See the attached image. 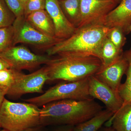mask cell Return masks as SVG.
Instances as JSON below:
<instances>
[{
	"label": "cell",
	"mask_w": 131,
	"mask_h": 131,
	"mask_svg": "<svg viewBox=\"0 0 131 131\" xmlns=\"http://www.w3.org/2000/svg\"><path fill=\"white\" fill-rule=\"evenodd\" d=\"M102 110L103 107L94 99L55 101L46 104L40 109V125L75 126Z\"/></svg>",
	"instance_id": "cell-1"
},
{
	"label": "cell",
	"mask_w": 131,
	"mask_h": 131,
	"mask_svg": "<svg viewBox=\"0 0 131 131\" xmlns=\"http://www.w3.org/2000/svg\"><path fill=\"white\" fill-rule=\"evenodd\" d=\"M56 55L46 66L49 81H80L94 75L102 66L100 59L92 54L64 52Z\"/></svg>",
	"instance_id": "cell-2"
},
{
	"label": "cell",
	"mask_w": 131,
	"mask_h": 131,
	"mask_svg": "<svg viewBox=\"0 0 131 131\" xmlns=\"http://www.w3.org/2000/svg\"><path fill=\"white\" fill-rule=\"evenodd\" d=\"M111 29L103 25L77 29L69 37L46 49V53L51 57L64 52H79L92 54L98 58L102 44Z\"/></svg>",
	"instance_id": "cell-3"
},
{
	"label": "cell",
	"mask_w": 131,
	"mask_h": 131,
	"mask_svg": "<svg viewBox=\"0 0 131 131\" xmlns=\"http://www.w3.org/2000/svg\"><path fill=\"white\" fill-rule=\"evenodd\" d=\"M40 109L30 103L14 102L4 99L0 108L1 128L22 131L40 125Z\"/></svg>",
	"instance_id": "cell-4"
},
{
	"label": "cell",
	"mask_w": 131,
	"mask_h": 131,
	"mask_svg": "<svg viewBox=\"0 0 131 131\" xmlns=\"http://www.w3.org/2000/svg\"><path fill=\"white\" fill-rule=\"evenodd\" d=\"M89 78L76 81L61 82L41 95L25 101L39 107L62 100H84L93 99L89 95Z\"/></svg>",
	"instance_id": "cell-5"
},
{
	"label": "cell",
	"mask_w": 131,
	"mask_h": 131,
	"mask_svg": "<svg viewBox=\"0 0 131 131\" xmlns=\"http://www.w3.org/2000/svg\"><path fill=\"white\" fill-rule=\"evenodd\" d=\"M13 26L14 31L13 46L25 43L46 50L62 40L49 37L38 31L27 21L24 15L16 17Z\"/></svg>",
	"instance_id": "cell-6"
},
{
	"label": "cell",
	"mask_w": 131,
	"mask_h": 131,
	"mask_svg": "<svg viewBox=\"0 0 131 131\" xmlns=\"http://www.w3.org/2000/svg\"><path fill=\"white\" fill-rule=\"evenodd\" d=\"M49 78L46 66L28 74L16 70L14 82L6 95L18 97L27 94L43 93V87Z\"/></svg>",
	"instance_id": "cell-7"
},
{
	"label": "cell",
	"mask_w": 131,
	"mask_h": 131,
	"mask_svg": "<svg viewBox=\"0 0 131 131\" xmlns=\"http://www.w3.org/2000/svg\"><path fill=\"white\" fill-rule=\"evenodd\" d=\"M0 57L7 61L11 68L16 70L35 69L42 64H47L51 57L33 53L21 46H12L0 53Z\"/></svg>",
	"instance_id": "cell-8"
},
{
	"label": "cell",
	"mask_w": 131,
	"mask_h": 131,
	"mask_svg": "<svg viewBox=\"0 0 131 131\" xmlns=\"http://www.w3.org/2000/svg\"><path fill=\"white\" fill-rule=\"evenodd\" d=\"M117 5L113 0H81L80 16L77 29L103 25L107 15Z\"/></svg>",
	"instance_id": "cell-9"
},
{
	"label": "cell",
	"mask_w": 131,
	"mask_h": 131,
	"mask_svg": "<svg viewBox=\"0 0 131 131\" xmlns=\"http://www.w3.org/2000/svg\"><path fill=\"white\" fill-rule=\"evenodd\" d=\"M89 82L90 95L93 99L95 98L102 102L106 109L115 113L124 103L119 94L101 81L94 75L89 78Z\"/></svg>",
	"instance_id": "cell-10"
},
{
	"label": "cell",
	"mask_w": 131,
	"mask_h": 131,
	"mask_svg": "<svg viewBox=\"0 0 131 131\" xmlns=\"http://www.w3.org/2000/svg\"><path fill=\"white\" fill-rule=\"evenodd\" d=\"M45 9L53 21L56 37L66 39L76 30L75 27L64 14L58 0H46Z\"/></svg>",
	"instance_id": "cell-11"
},
{
	"label": "cell",
	"mask_w": 131,
	"mask_h": 131,
	"mask_svg": "<svg viewBox=\"0 0 131 131\" xmlns=\"http://www.w3.org/2000/svg\"><path fill=\"white\" fill-rule=\"evenodd\" d=\"M128 64L124 56L111 64L101 68L94 75L116 93L121 84L122 77L125 74Z\"/></svg>",
	"instance_id": "cell-12"
},
{
	"label": "cell",
	"mask_w": 131,
	"mask_h": 131,
	"mask_svg": "<svg viewBox=\"0 0 131 131\" xmlns=\"http://www.w3.org/2000/svg\"><path fill=\"white\" fill-rule=\"evenodd\" d=\"M103 25L110 28L118 27L125 35L129 34L131 26V0H121L107 15Z\"/></svg>",
	"instance_id": "cell-13"
},
{
	"label": "cell",
	"mask_w": 131,
	"mask_h": 131,
	"mask_svg": "<svg viewBox=\"0 0 131 131\" xmlns=\"http://www.w3.org/2000/svg\"><path fill=\"white\" fill-rule=\"evenodd\" d=\"M26 18L38 31L49 37H56L53 21L46 9L33 12Z\"/></svg>",
	"instance_id": "cell-14"
},
{
	"label": "cell",
	"mask_w": 131,
	"mask_h": 131,
	"mask_svg": "<svg viewBox=\"0 0 131 131\" xmlns=\"http://www.w3.org/2000/svg\"><path fill=\"white\" fill-rule=\"evenodd\" d=\"M108 121L116 131H131V102H124Z\"/></svg>",
	"instance_id": "cell-15"
},
{
	"label": "cell",
	"mask_w": 131,
	"mask_h": 131,
	"mask_svg": "<svg viewBox=\"0 0 131 131\" xmlns=\"http://www.w3.org/2000/svg\"><path fill=\"white\" fill-rule=\"evenodd\" d=\"M114 114L106 108L90 119L74 126V131H98Z\"/></svg>",
	"instance_id": "cell-16"
},
{
	"label": "cell",
	"mask_w": 131,
	"mask_h": 131,
	"mask_svg": "<svg viewBox=\"0 0 131 131\" xmlns=\"http://www.w3.org/2000/svg\"><path fill=\"white\" fill-rule=\"evenodd\" d=\"M123 54V50L117 48L107 37L102 44L98 55L102 63L101 68L113 63L122 57Z\"/></svg>",
	"instance_id": "cell-17"
},
{
	"label": "cell",
	"mask_w": 131,
	"mask_h": 131,
	"mask_svg": "<svg viewBox=\"0 0 131 131\" xmlns=\"http://www.w3.org/2000/svg\"><path fill=\"white\" fill-rule=\"evenodd\" d=\"M59 2L66 17L76 28L80 18L81 0H64Z\"/></svg>",
	"instance_id": "cell-18"
},
{
	"label": "cell",
	"mask_w": 131,
	"mask_h": 131,
	"mask_svg": "<svg viewBox=\"0 0 131 131\" xmlns=\"http://www.w3.org/2000/svg\"><path fill=\"white\" fill-rule=\"evenodd\" d=\"M123 56L127 61L128 66L125 74L126 80L121 84L118 94L124 102H131V49L124 52Z\"/></svg>",
	"instance_id": "cell-19"
},
{
	"label": "cell",
	"mask_w": 131,
	"mask_h": 131,
	"mask_svg": "<svg viewBox=\"0 0 131 131\" xmlns=\"http://www.w3.org/2000/svg\"><path fill=\"white\" fill-rule=\"evenodd\" d=\"M14 36L13 25L0 27V53L13 46Z\"/></svg>",
	"instance_id": "cell-20"
},
{
	"label": "cell",
	"mask_w": 131,
	"mask_h": 131,
	"mask_svg": "<svg viewBox=\"0 0 131 131\" xmlns=\"http://www.w3.org/2000/svg\"><path fill=\"white\" fill-rule=\"evenodd\" d=\"M15 18L4 0H0V27L12 25Z\"/></svg>",
	"instance_id": "cell-21"
},
{
	"label": "cell",
	"mask_w": 131,
	"mask_h": 131,
	"mask_svg": "<svg viewBox=\"0 0 131 131\" xmlns=\"http://www.w3.org/2000/svg\"><path fill=\"white\" fill-rule=\"evenodd\" d=\"M107 37L117 48L123 50L126 39L125 35L121 29L117 27L111 28Z\"/></svg>",
	"instance_id": "cell-22"
},
{
	"label": "cell",
	"mask_w": 131,
	"mask_h": 131,
	"mask_svg": "<svg viewBox=\"0 0 131 131\" xmlns=\"http://www.w3.org/2000/svg\"><path fill=\"white\" fill-rule=\"evenodd\" d=\"M15 72L16 70L12 68L0 71V86L7 92L13 83Z\"/></svg>",
	"instance_id": "cell-23"
},
{
	"label": "cell",
	"mask_w": 131,
	"mask_h": 131,
	"mask_svg": "<svg viewBox=\"0 0 131 131\" xmlns=\"http://www.w3.org/2000/svg\"><path fill=\"white\" fill-rule=\"evenodd\" d=\"M46 0H27L24 6V15L27 17L33 12L45 9Z\"/></svg>",
	"instance_id": "cell-24"
},
{
	"label": "cell",
	"mask_w": 131,
	"mask_h": 131,
	"mask_svg": "<svg viewBox=\"0 0 131 131\" xmlns=\"http://www.w3.org/2000/svg\"><path fill=\"white\" fill-rule=\"evenodd\" d=\"M4 1L16 18L24 15V6L19 0H4Z\"/></svg>",
	"instance_id": "cell-25"
},
{
	"label": "cell",
	"mask_w": 131,
	"mask_h": 131,
	"mask_svg": "<svg viewBox=\"0 0 131 131\" xmlns=\"http://www.w3.org/2000/svg\"><path fill=\"white\" fill-rule=\"evenodd\" d=\"M74 126L68 125H59L53 131H74Z\"/></svg>",
	"instance_id": "cell-26"
},
{
	"label": "cell",
	"mask_w": 131,
	"mask_h": 131,
	"mask_svg": "<svg viewBox=\"0 0 131 131\" xmlns=\"http://www.w3.org/2000/svg\"><path fill=\"white\" fill-rule=\"evenodd\" d=\"M11 68L9 63L1 57H0V71Z\"/></svg>",
	"instance_id": "cell-27"
},
{
	"label": "cell",
	"mask_w": 131,
	"mask_h": 131,
	"mask_svg": "<svg viewBox=\"0 0 131 131\" xmlns=\"http://www.w3.org/2000/svg\"><path fill=\"white\" fill-rule=\"evenodd\" d=\"M6 91L0 86V108L5 98V95H6Z\"/></svg>",
	"instance_id": "cell-28"
},
{
	"label": "cell",
	"mask_w": 131,
	"mask_h": 131,
	"mask_svg": "<svg viewBox=\"0 0 131 131\" xmlns=\"http://www.w3.org/2000/svg\"><path fill=\"white\" fill-rule=\"evenodd\" d=\"M41 126H42L40 125L35 127H31L22 131H41L40 130Z\"/></svg>",
	"instance_id": "cell-29"
},
{
	"label": "cell",
	"mask_w": 131,
	"mask_h": 131,
	"mask_svg": "<svg viewBox=\"0 0 131 131\" xmlns=\"http://www.w3.org/2000/svg\"><path fill=\"white\" fill-rule=\"evenodd\" d=\"M98 131H116L112 126H106L101 127Z\"/></svg>",
	"instance_id": "cell-30"
},
{
	"label": "cell",
	"mask_w": 131,
	"mask_h": 131,
	"mask_svg": "<svg viewBox=\"0 0 131 131\" xmlns=\"http://www.w3.org/2000/svg\"><path fill=\"white\" fill-rule=\"evenodd\" d=\"M20 2L21 3V4L23 5L24 6H24L25 5L26 3L27 2V0H19Z\"/></svg>",
	"instance_id": "cell-31"
},
{
	"label": "cell",
	"mask_w": 131,
	"mask_h": 131,
	"mask_svg": "<svg viewBox=\"0 0 131 131\" xmlns=\"http://www.w3.org/2000/svg\"><path fill=\"white\" fill-rule=\"evenodd\" d=\"M113 1L116 3L117 5H118L120 2L121 1V0H113Z\"/></svg>",
	"instance_id": "cell-32"
},
{
	"label": "cell",
	"mask_w": 131,
	"mask_h": 131,
	"mask_svg": "<svg viewBox=\"0 0 131 131\" xmlns=\"http://www.w3.org/2000/svg\"><path fill=\"white\" fill-rule=\"evenodd\" d=\"M0 131H8V130H5V129H3L2 130H0Z\"/></svg>",
	"instance_id": "cell-33"
},
{
	"label": "cell",
	"mask_w": 131,
	"mask_h": 131,
	"mask_svg": "<svg viewBox=\"0 0 131 131\" xmlns=\"http://www.w3.org/2000/svg\"><path fill=\"white\" fill-rule=\"evenodd\" d=\"M59 1H64V0H58Z\"/></svg>",
	"instance_id": "cell-34"
},
{
	"label": "cell",
	"mask_w": 131,
	"mask_h": 131,
	"mask_svg": "<svg viewBox=\"0 0 131 131\" xmlns=\"http://www.w3.org/2000/svg\"><path fill=\"white\" fill-rule=\"evenodd\" d=\"M1 124H0V130H1Z\"/></svg>",
	"instance_id": "cell-35"
},
{
	"label": "cell",
	"mask_w": 131,
	"mask_h": 131,
	"mask_svg": "<svg viewBox=\"0 0 131 131\" xmlns=\"http://www.w3.org/2000/svg\"><path fill=\"white\" fill-rule=\"evenodd\" d=\"M130 32H131V26H130Z\"/></svg>",
	"instance_id": "cell-36"
}]
</instances>
